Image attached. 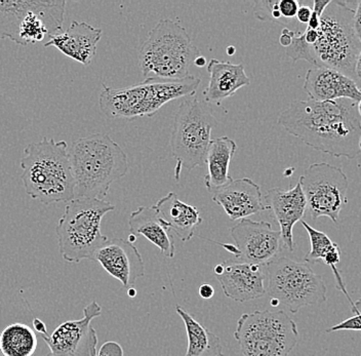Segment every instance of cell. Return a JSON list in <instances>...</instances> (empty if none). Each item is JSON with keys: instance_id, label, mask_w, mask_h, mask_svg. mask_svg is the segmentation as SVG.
<instances>
[{"instance_id": "15", "label": "cell", "mask_w": 361, "mask_h": 356, "mask_svg": "<svg viewBox=\"0 0 361 356\" xmlns=\"http://www.w3.org/2000/svg\"><path fill=\"white\" fill-rule=\"evenodd\" d=\"M223 266L224 271L216 278L227 298L245 303L265 295L266 267L237 259L225 261Z\"/></svg>"}, {"instance_id": "44", "label": "cell", "mask_w": 361, "mask_h": 356, "mask_svg": "<svg viewBox=\"0 0 361 356\" xmlns=\"http://www.w3.org/2000/svg\"><path fill=\"white\" fill-rule=\"evenodd\" d=\"M128 295L130 298H135L137 296V290L135 288H128Z\"/></svg>"}, {"instance_id": "17", "label": "cell", "mask_w": 361, "mask_h": 356, "mask_svg": "<svg viewBox=\"0 0 361 356\" xmlns=\"http://www.w3.org/2000/svg\"><path fill=\"white\" fill-rule=\"evenodd\" d=\"M266 204L273 213V217L281 226L282 245L284 249L293 252L295 243L293 242V226L303 220L307 211L306 197L301 184L298 182L295 187L283 189L271 188L265 195Z\"/></svg>"}, {"instance_id": "38", "label": "cell", "mask_w": 361, "mask_h": 356, "mask_svg": "<svg viewBox=\"0 0 361 356\" xmlns=\"http://www.w3.org/2000/svg\"><path fill=\"white\" fill-rule=\"evenodd\" d=\"M32 324L33 330L35 331V332L40 333V335H42V336H49V333H47V326H45L44 321H40L39 319L35 317V319H33Z\"/></svg>"}, {"instance_id": "4", "label": "cell", "mask_w": 361, "mask_h": 356, "mask_svg": "<svg viewBox=\"0 0 361 356\" xmlns=\"http://www.w3.org/2000/svg\"><path fill=\"white\" fill-rule=\"evenodd\" d=\"M200 51L184 27L169 19L160 20L149 31L139 51V64L145 80H180L190 76Z\"/></svg>"}, {"instance_id": "22", "label": "cell", "mask_w": 361, "mask_h": 356, "mask_svg": "<svg viewBox=\"0 0 361 356\" xmlns=\"http://www.w3.org/2000/svg\"><path fill=\"white\" fill-rule=\"evenodd\" d=\"M155 206L160 217L183 243L189 242L195 233L196 227L202 223L197 207L180 202L176 193L169 192L158 200Z\"/></svg>"}, {"instance_id": "16", "label": "cell", "mask_w": 361, "mask_h": 356, "mask_svg": "<svg viewBox=\"0 0 361 356\" xmlns=\"http://www.w3.org/2000/svg\"><path fill=\"white\" fill-rule=\"evenodd\" d=\"M212 198L223 207L232 221L243 220L270 209L264 204L261 187L248 178L232 180L229 184L214 191Z\"/></svg>"}, {"instance_id": "9", "label": "cell", "mask_w": 361, "mask_h": 356, "mask_svg": "<svg viewBox=\"0 0 361 356\" xmlns=\"http://www.w3.org/2000/svg\"><path fill=\"white\" fill-rule=\"evenodd\" d=\"M299 336L297 324L282 310L245 313L234 333L243 356H288Z\"/></svg>"}, {"instance_id": "14", "label": "cell", "mask_w": 361, "mask_h": 356, "mask_svg": "<svg viewBox=\"0 0 361 356\" xmlns=\"http://www.w3.org/2000/svg\"><path fill=\"white\" fill-rule=\"evenodd\" d=\"M97 261L107 274L123 283L124 288H135V281L145 276V265L134 243L123 238L108 240L94 254Z\"/></svg>"}, {"instance_id": "49", "label": "cell", "mask_w": 361, "mask_h": 356, "mask_svg": "<svg viewBox=\"0 0 361 356\" xmlns=\"http://www.w3.org/2000/svg\"><path fill=\"white\" fill-rule=\"evenodd\" d=\"M360 152H361V139H360Z\"/></svg>"}, {"instance_id": "13", "label": "cell", "mask_w": 361, "mask_h": 356, "mask_svg": "<svg viewBox=\"0 0 361 356\" xmlns=\"http://www.w3.org/2000/svg\"><path fill=\"white\" fill-rule=\"evenodd\" d=\"M101 313L98 302L92 301L83 309L82 319L63 322L51 335L42 336L49 348L47 356H97L98 335L92 321Z\"/></svg>"}, {"instance_id": "2", "label": "cell", "mask_w": 361, "mask_h": 356, "mask_svg": "<svg viewBox=\"0 0 361 356\" xmlns=\"http://www.w3.org/2000/svg\"><path fill=\"white\" fill-rule=\"evenodd\" d=\"M75 182V198L104 200L110 187L128 172V156L107 134L79 138L68 150Z\"/></svg>"}, {"instance_id": "43", "label": "cell", "mask_w": 361, "mask_h": 356, "mask_svg": "<svg viewBox=\"0 0 361 356\" xmlns=\"http://www.w3.org/2000/svg\"><path fill=\"white\" fill-rule=\"evenodd\" d=\"M223 271H224V266H223V264L214 266V272L216 276H221V274H223Z\"/></svg>"}, {"instance_id": "27", "label": "cell", "mask_w": 361, "mask_h": 356, "mask_svg": "<svg viewBox=\"0 0 361 356\" xmlns=\"http://www.w3.org/2000/svg\"><path fill=\"white\" fill-rule=\"evenodd\" d=\"M279 0H259L255 2L254 13L257 19L262 22H276L286 24L282 18L279 8Z\"/></svg>"}, {"instance_id": "20", "label": "cell", "mask_w": 361, "mask_h": 356, "mask_svg": "<svg viewBox=\"0 0 361 356\" xmlns=\"http://www.w3.org/2000/svg\"><path fill=\"white\" fill-rule=\"evenodd\" d=\"M209 81L203 91L205 103L221 106L223 101L234 96L241 87L250 85V80L241 64L212 59L207 64Z\"/></svg>"}, {"instance_id": "19", "label": "cell", "mask_w": 361, "mask_h": 356, "mask_svg": "<svg viewBox=\"0 0 361 356\" xmlns=\"http://www.w3.org/2000/svg\"><path fill=\"white\" fill-rule=\"evenodd\" d=\"M103 31L85 22L73 21L65 32L49 38L44 47H56L66 57L89 66L97 54Z\"/></svg>"}, {"instance_id": "10", "label": "cell", "mask_w": 361, "mask_h": 356, "mask_svg": "<svg viewBox=\"0 0 361 356\" xmlns=\"http://www.w3.org/2000/svg\"><path fill=\"white\" fill-rule=\"evenodd\" d=\"M266 292L271 299H276L293 314L307 306L326 302L327 288L324 278L307 263L279 257L266 266Z\"/></svg>"}, {"instance_id": "25", "label": "cell", "mask_w": 361, "mask_h": 356, "mask_svg": "<svg viewBox=\"0 0 361 356\" xmlns=\"http://www.w3.org/2000/svg\"><path fill=\"white\" fill-rule=\"evenodd\" d=\"M37 345L33 329L22 322L10 324L0 333V352L4 356H33Z\"/></svg>"}, {"instance_id": "30", "label": "cell", "mask_w": 361, "mask_h": 356, "mask_svg": "<svg viewBox=\"0 0 361 356\" xmlns=\"http://www.w3.org/2000/svg\"><path fill=\"white\" fill-rule=\"evenodd\" d=\"M300 6H301V4L297 0H279V12L288 23L290 20L297 17Z\"/></svg>"}, {"instance_id": "36", "label": "cell", "mask_w": 361, "mask_h": 356, "mask_svg": "<svg viewBox=\"0 0 361 356\" xmlns=\"http://www.w3.org/2000/svg\"><path fill=\"white\" fill-rule=\"evenodd\" d=\"M331 0H315L313 2V12L318 13L319 16H322V13H324L327 6L331 4Z\"/></svg>"}, {"instance_id": "50", "label": "cell", "mask_w": 361, "mask_h": 356, "mask_svg": "<svg viewBox=\"0 0 361 356\" xmlns=\"http://www.w3.org/2000/svg\"><path fill=\"white\" fill-rule=\"evenodd\" d=\"M360 356H361V355H360Z\"/></svg>"}, {"instance_id": "41", "label": "cell", "mask_w": 361, "mask_h": 356, "mask_svg": "<svg viewBox=\"0 0 361 356\" xmlns=\"http://www.w3.org/2000/svg\"><path fill=\"white\" fill-rule=\"evenodd\" d=\"M219 245H222V247H224L225 250H227L228 252H230V253L235 254L236 258L238 257V251H237L235 245H229V243H225V245L219 243Z\"/></svg>"}, {"instance_id": "35", "label": "cell", "mask_w": 361, "mask_h": 356, "mask_svg": "<svg viewBox=\"0 0 361 356\" xmlns=\"http://www.w3.org/2000/svg\"><path fill=\"white\" fill-rule=\"evenodd\" d=\"M198 294H200L202 299H212L214 295V288L213 286L209 285V283H203V285L198 288Z\"/></svg>"}, {"instance_id": "48", "label": "cell", "mask_w": 361, "mask_h": 356, "mask_svg": "<svg viewBox=\"0 0 361 356\" xmlns=\"http://www.w3.org/2000/svg\"><path fill=\"white\" fill-rule=\"evenodd\" d=\"M358 109H360V113L361 115V101L360 103H358Z\"/></svg>"}, {"instance_id": "12", "label": "cell", "mask_w": 361, "mask_h": 356, "mask_svg": "<svg viewBox=\"0 0 361 356\" xmlns=\"http://www.w3.org/2000/svg\"><path fill=\"white\" fill-rule=\"evenodd\" d=\"M235 243L237 260L250 264L268 266L279 258L283 249L281 233L270 223L243 219L230 229Z\"/></svg>"}, {"instance_id": "18", "label": "cell", "mask_w": 361, "mask_h": 356, "mask_svg": "<svg viewBox=\"0 0 361 356\" xmlns=\"http://www.w3.org/2000/svg\"><path fill=\"white\" fill-rule=\"evenodd\" d=\"M303 89L309 100L326 102L349 99L360 103L361 91L355 81L326 67H313L305 78Z\"/></svg>"}, {"instance_id": "7", "label": "cell", "mask_w": 361, "mask_h": 356, "mask_svg": "<svg viewBox=\"0 0 361 356\" xmlns=\"http://www.w3.org/2000/svg\"><path fill=\"white\" fill-rule=\"evenodd\" d=\"M353 19L354 10L347 2L331 1L322 13L317 42L311 46V51L315 67L336 70L356 82L355 67L361 42Z\"/></svg>"}, {"instance_id": "47", "label": "cell", "mask_w": 361, "mask_h": 356, "mask_svg": "<svg viewBox=\"0 0 361 356\" xmlns=\"http://www.w3.org/2000/svg\"><path fill=\"white\" fill-rule=\"evenodd\" d=\"M137 240V238H135V235L134 234H130V236H128V242L130 243H134Z\"/></svg>"}, {"instance_id": "33", "label": "cell", "mask_w": 361, "mask_h": 356, "mask_svg": "<svg viewBox=\"0 0 361 356\" xmlns=\"http://www.w3.org/2000/svg\"><path fill=\"white\" fill-rule=\"evenodd\" d=\"M293 35H295V31L284 28L283 30H282L281 37H279V44H281L282 47H286V49H288V47L292 44Z\"/></svg>"}, {"instance_id": "8", "label": "cell", "mask_w": 361, "mask_h": 356, "mask_svg": "<svg viewBox=\"0 0 361 356\" xmlns=\"http://www.w3.org/2000/svg\"><path fill=\"white\" fill-rule=\"evenodd\" d=\"M218 125L213 109L196 94L185 97L173 119L171 155L177 161L175 179L180 180L182 168L191 172L205 164L212 141V130Z\"/></svg>"}, {"instance_id": "37", "label": "cell", "mask_w": 361, "mask_h": 356, "mask_svg": "<svg viewBox=\"0 0 361 356\" xmlns=\"http://www.w3.org/2000/svg\"><path fill=\"white\" fill-rule=\"evenodd\" d=\"M320 22H322V16L312 11V16H311L310 20H309L308 24H307V28L317 31L320 26Z\"/></svg>"}, {"instance_id": "39", "label": "cell", "mask_w": 361, "mask_h": 356, "mask_svg": "<svg viewBox=\"0 0 361 356\" xmlns=\"http://www.w3.org/2000/svg\"><path fill=\"white\" fill-rule=\"evenodd\" d=\"M305 42L309 44V46H313L316 42H317L318 33L317 31L311 30V29L307 28L303 33Z\"/></svg>"}, {"instance_id": "45", "label": "cell", "mask_w": 361, "mask_h": 356, "mask_svg": "<svg viewBox=\"0 0 361 356\" xmlns=\"http://www.w3.org/2000/svg\"><path fill=\"white\" fill-rule=\"evenodd\" d=\"M236 53V49L234 47H227V55L228 56H233L234 54Z\"/></svg>"}, {"instance_id": "29", "label": "cell", "mask_w": 361, "mask_h": 356, "mask_svg": "<svg viewBox=\"0 0 361 356\" xmlns=\"http://www.w3.org/2000/svg\"><path fill=\"white\" fill-rule=\"evenodd\" d=\"M352 310L355 314L345 319L336 326L326 329V333L341 332V331H361V298L354 302L351 305Z\"/></svg>"}, {"instance_id": "24", "label": "cell", "mask_w": 361, "mask_h": 356, "mask_svg": "<svg viewBox=\"0 0 361 356\" xmlns=\"http://www.w3.org/2000/svg\"><path fill=\"white\" fill-rule=\"evenodd\" d=\"M176 312L184 322L188 338L185 356H224L222 342L218 336L207 330L180 305L176 306Z\"/></svg>"}, {"instance_id": "42", "label": "cell", "mask_w": 361, "mask_h": 356, "mask_svg": "<svg viewBox=\"0 0 361 356\" xmlns=\"http://www.w3.org/2000/svg\"><path fill=\"white\" fill-rule=\"evenodd\" d=\"M194 65L197 67H204L207 65V59L200 56L195 61H194Z\"/></svg>"}, {"instance_id": "26", "label": "cell", "mask_w": 361, "mask_h": 356, "mask_svg": "<svg viewBox=\"0 0 361 356\" xmlns=\"http://www.w3.org/2000/svg\"><path fill=\"white\" fill-rule=\"evenodd\" d=\"M301 223L306 229L310 240V251L305 256V263L316 264V263L322 262L326 254L331 253L337 247L338 243L331 242V238L324 232L313 228L304 220H302Z\"/></svg>"}, {"instance_id": "28", "label": "cell", "mask_w": 361, "mask_h": 356, "mask_svg": "<svg viewBox=\"0 0 361 356\" xmlns=\"http://www.w3.org/2000/svg\"><path fill=\"white\" fill-rule=\"evenodd\" d=\"M286 54L292 59L293 62L304 60L315 67V60L313 58L311 46L305 42L303 35H297V32H295L293 36L292 44L286 49Z\"/></svg>"}, {"instance_id": "40", "label": "cell", "mask_w": 361, "mask_h": 356, "mask_svg": "<svg viewBox=\"0 0 361 356\" xmlns=\"http://www.w3.org/2000/svg\"><path fill=\"white\" fill-rule=\"evenodd\" d=\"M356 83L361 91V51L358 56L357 62H356L355 67Z\"/></svg>"}, {"instance_id": "1", "label": "cell", "mask_w": 361, "mask_h": 356, "mask_svg": "<svg viewBox=\"0 0 361 356\" xmlns=\"http://www.w3.org/2000/svg\"><path fill=\"white\" fill-rule=\"evenodd\" d=\"M279 123L309 147L331 156L354 159L360 153L361 115L355 101H293Z\"/></svg>"}, {"instance_id": "11", "label": "cell", "mask_w": 361, "mask_h": 356, "mask_svg": "<svg viewBox=\"0 0 361 356\" xmlns=\"http://www.w3.org/2000/svg\"><path fill=\"white\" fill-rule=\"evenodd\" d=\"M299 182L311 218L327 217L338 224V216L348 202L349 180L343 168L326 162L313 164L305 170Z\"/></svg>"}, {"instance_id": "3", "label": "cell", "mask_w": 361, "mask_h": 356, "mask_svg": "<svg viewBox=\"0 0 361 356\" xmlns=\"http://www.w3.org/2000/svg\"><path fill=\"white\" fill-rule=\"evenodd\" d=\"M64 140L44 137L24 148L22 181L27 195L44 206L75 198V182Z\"/></svg>"}, {"instance_id": "6", "label": "cell", "mask_w": 361, "mask_h": 356, "mask_svg": "<svg viewBox=\"0 0 361 356\" xmlns=\"http://www.w3.org/2000/svg\"><path fill=\"white\" fill-rule=\"evenodd\" d=\"M115 206L96 198H74L67 202L56 232L59 252L68 263L94 261V254L109 238L102 234V220Z\"/></svg>"}, {"instance_id": "32", "label": "cell", "mask_w": 361, "mask_h": 356, "mask_svg": "<svg viewBox=\"0 0 361 356\" xmlns=\"http://www.w3.org/2000/svg\"><path fill=\"white\" fill-rule=\"evenodd\" d=\"M311 16H312V8L307 6H300L299 11H298L297 17L295 19L301 24H308L309 20H310Z\"/></svg>"}, {"instance_id": "5", "label": "cell", "mask_w": 361, "mask_h": 356, "mask_svg": "<svg viewBox=\"0 0 361 356\" xmlns=\"http://www.w3.org/2000/svg\"><path fill=\"white\" fill-rule=\"evenodd\" d=\"M200 85V78L192 75L180 80H145L121 89L103 83L99 104L102 113L109 119L150 117L171 101L196 94Z\"/></svg>"}, {"instance_id": "31", "label": "cell", "mask_w": 361, "mask_h": 356, "mask_svg": "<svg viewBox=\"0 0 361 356\" xmlns=\"http://www.w3.org/2000/svg\"><path fill=\"white\" fill-rule=\"evenodd\" d=\"M98 355L102 356H123V349L116 342H106V343L102 345Z\"/></svg>"}, {"instance_id": "23", "label": "cell", "mask_w": 361, "mask_h": 356, "mask_svg": "<svg viewBox=\"0 0 361 356\" xmlns=\"http://www.w3.org/2000/svg\"><path fill=\"white\" fill-rule=\"evenodd\" d=\"M236 148L235 141L229 137L212 140L205 157L207 173L204 185L209 192H214L233 180L230 177L229 168Z\"/></svg>"}, {"instance_id": "34", "label": "cell", "mask_w": 361, "mask_h": 356, "mask_svg": "<svg viewBox=\"0 0 361 356\" xmlns=\"http://www.w3.org/2000/svg\"><path fill=\"white\" fill-rule=\"evenodd\" d=\"M353 23L356 35L360 37L361 42V0L357 2V8H356V10H354Z\"/></svg>"}, {"instance_id": "46", "label": "cell", "mask_w": 361, "mask_h": 356, "mask_svg": "<svg viewBox=\"0 0 361 356\" xmlns=\"http://www.w3.org/2000/svg\"><path fill=\"white\" fill-rule=\"evenodd\" d=\"M270 304H271V306H272V307H277V306L281 305V304H279V302L277 301L276 299H271Z\"/></svg>"}, {"instance_id": "21", "label": "cell", "mask_w": 361, "mask_h": 356, "mask_svg": "<svg viewBox=\"0 0 361 356\" xmlns=\"http://www.w3.org/2000/svg\"><path fill=\"white\" fill-rule=\"evenodd\" d=\"M128 227L134 235H142L159 249L166 258H173L175 242L166 223L160 217L157 206L140 207L130 214Z\"/></svg>"}]
</instances>
